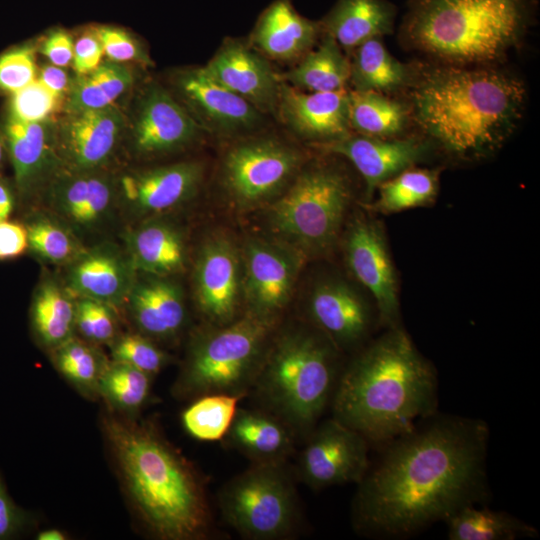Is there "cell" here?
<instances>
[{"instance_id": "6da1fadb", "label": "cell", "mask_w": 540, "mask_h": 540, "mask_svg": "<svg viewBox=\"0 0 540 540\" xmlns=\"http://www.w3.org/2000/svg\"><path fill=\"white\" fill-rule=\"evenodd\" d=\"M488 424L435 414L381 446L357 484L352 527L360 536L402 539L490 497Z\"/></svg>"}, {"instance_id": "7a4b0ae2", "label": "cell", "mask_w": 540, "mask_h": 540, "mask_svg": "<svg viewBox=\"0 0 540 540\" xmlns=\"http://www.w3.org/2000/svg\"><path fill=\"white\" fill-rule=\"evenodd\" d=\"M410 85V116L437 146L459 158L500 147L520 123L523 82L490 66L441 64L424 69Z\"/></svg>"}, {"instance_id": "3957f363", "label": "cell", "mask_w": 540, "mask_h": 540, "mask_svg": "<svg viewBox=\"0 0 540 540\" xmlns=\"http://www.w3.org/2000/svg\"><path fill=\"white\" fill-rule=\"evenodd\" d=\"M437 405L436 372L398 326L341 370L330 404L333 418L379 446L435 414Z\"/></svg>"}, {"instance_id": "277c9868", "label": "cell", "mask_w": 540, "mask_h": 540, "mask_svg": "<svg viewBox=\"0 0 540 540\" xmlns=\"http://www.w3.org/2000/svg\"><path fill=\"white\" fill-rule=\"evenodd\" d=\"M103 431L132 506L161 540H202L213 532L206 483L157 428L107 414Z\"/></svg>"}, {"instance_id": "5b68a950", "label": "cell", "mask_w": 540, "mask_h": 540, "mask_svg": "<svg viewBox=\"0 0 540 540\" xmlns=\"http://www.w3.org/2000/svg\"><path fill=\"white\" fill-rule=\"evenodd\" d=\"M528 17V0H412L401 38L441 64L491 66L520 43Z\"/></svg>"}, {"instance_id": "8992f818", "label": "cell", "mask_w": 540, "mask_h": 540, "mask_svg": "<svg viewBox=\"0 0 540 540\" xmlns=\"http://www.w3.org/2000/svg\"><path fill=\"white\" fill-rule=\"evenodd\" d=\"M339 352L312 325L275 330L250 393L305 439L331 404L342 370Z\"/></svg>"}, {"instance_id": "52a82bcc", "label": "cell", "mask_w": 540, "mask_h": 540, "mask_svg": "<svg viewBox=\"0 0 540 540\" xmlns=\"http://www.w3.org/2000/svg\"><path fill=\"white\" fill-rule=\"evenodd\" d=\"M277 321L245 313L229 324L211 325L192 340L172 392L193 400L208 394L250 393Z\"/></svg>"}, {"instance_id": "ba28073f", "label": "cell", "mask_w": 540, "mask_h": 540, "mask_svg": "<svg viewBox=\"0 0 540 540\" xmlns=\"http://www.w3.org/2000/svg\"><path fill=\"white\" fill-rule=\"evenodd\" d=\"M350 202L339 170L314 166L300 173L268 212L272 231L300 254L319 253L337 238Z\"/></svg>"}, {"instance_id": "9c48e42d", "label": "cell", "mask_w": 540, "mask_h": 540, "mask_svg": "<svg viewBox=\"0 0 540 540\" xmlns=\"http://www.w3.org/2000/svg\"><path fill=\"white\" fill-rule=\"evenodd\" d=\"M218 502L226 522L243 538L279 540L300 520L293 480L285 462H252L221 489Z\"/></svg>"}, {"instance_id": "30bf717a", "label": "cell", "mask_w": 540, "mask_h": 540, "mask_svg": "<svg viewBox=\"0 0 540 540\" xmlns=\"http://www.w3.org/2000/svg\"><path fill=\"white\" fill-rule=\"evenodd\" d=\"M301 155L272 139L236 145L225 156L223 185L237 207L248 209L278 194L298 170Z\"/></svg>"}, {"instance_id": "8fae6325", "label": "cell", "mask_w": 540, "mask_h": 540, "mask_svg": "<svg viewBox=\"0 0 540 540\" xmlns=\"http://www.w3.org/2000/svg\"><path fill=\"white\" fill-rule=\"evenodd\" d=\"M305 440L297 473L312 489L358 484L368 470L369 442L333 417L318 423Z\"/></svg>"}, {"instance_id": "7c38bea8", "label": "cell", "mask_w": 540, "mask_h": 540, "mask_svg": "<svg viewBox=\"0 0 540 540\" xmlns=\"http://www.w3.org/2000/svg\"><path fill=\"white\" fill-rule=\"evenodd\" d=\"M299 262L300 253L287 245L250 240L242 277L246 313L277 321L291 297Z\"/></svg>"}, {"instance_id": "4fadbf2b", "label": "cell", "mask_w": 540, "mask_h": 540, "mask_svg": "<svg viewBox=\"0 0 540 540\" xmlns=\"http://www.w3.org/2000/svg\"><path fill=\"white\" fill-rule=\"evenodd\" d=\"M345 257L353 276L372 294L378 320L389 328L397 327V282L381 228L356 217L346 233Z\"/></svg>"}, {"instance_id": "5bb4252c", "label": "cell", "mask_w": 540, "mask_h": 540, "mask_svg": "<svg viewBox=\"0 0 540 540\" xmlns=\"http://www.w3.org/2000/svg\"><path fill=\"white\" fill-rule=\"evenodd\" d=\"M236 248L221 235L202 246L194 271L195 298L199 311L214 326L236 320L242 289Z\"/></svg>"}, {"instance_id": "9a60e30c", "label": "cell", "mask_w": 540, "mask_h": 540, "mask_svg": "<svg viewBox=\"0 0 540 540\" xmlns=\"http://www.w3.org/2000/svg\"><path fill=\"white\" fill-rule=\"evenodd\" d=\"M311 325L341 352L361 345L369 336L373 313L349 285L340 280L319 283L308 301Z\"/></svg>"}, {"instance_id": "2e32d148", "label": "cell", "mask_w": 540, "mask_h": 540, "mask_svg": "<svg viewBox=\"0 0 540 540\" xmlns=\"http://www.w3.org/2000/svg\"><path fill=\"white\" fill-rule=\"evenodd\" d=\"M137 271L128 255L109 243L85 249L67 265L64 285L75 297H86L112 307L126 301Z\"/></svg>"}, {"instance_id": "e0dca14e", "label": "cell", "mask_w": 540, "mask_h": 540, "mask_svg": "<svg viewBox=\"0 0 540 540\" xmlns=\"http://www.w3.org/2000/svg\"><path fill=\"white\" fill-rule=\"evenodd\" d=\"M321 148L347 158L365 180L370 197L382 182L423 159L428 143L416 137L395 139L349 134L342 139L322 143Z\"/></svg>"}, {"instance_id": "ac0fdd59", "label": "cell", "mask_w": 540, "mask_h": 540, "mask_svg": "<svg viewBox=\"0 0 540 540\" xmlns=\"http://www.w3.org/2000/svg\"><path fill=\"white\" fill-rule=\"evenodd\" d=\"M281 114L297 134L328 143L349 135V92H302L287 84L280 85Z\"/></svg>"}, {"instance_id": "d6986e66", "label": "cell", "mask_w": 540, "mask_h": 540, "mask_svg": "<svg viewBox=\"0 0 540 540\" xmlns=\"http://www.w3.org/2000/svg\"><path fill=\"white\" fill-rule=\"evenodd\" d=\"M123 125L112 105L72 113L62 126L59 151L74 172L92 171L111 155Z\"/></svg>"}, {"instance_id": "ffe728a7", "label": "cell", "mask_w": 540, "mask_h": 540, "mask_svg": "<svg viewBox=\"0 0 540 540\" xmlns=\"http://www.w3.org/2000/svg\"><path fill=\"white\" fill-rule=\"evenodd\" d=\"M203 68L255 108H272L278 100L280 85L271 68L240 42L225 43Z\"/></svg>"}, {"instance_id": "44dd1931", "label": "cell", "mask_w": 540, "mask_h": 540, "mask_svg": "<svg viewBox=\"0 0 540 540\" xmlns=\"http://www.w3.org/2000/svg\"><path fill=\"white\" fill-rule=\"evenodd\" d=\"M201 177L200 164L181 162L128 175L122 180V191L136 213L156 215L187 200Z\"/></svg>"}, {"instance_id": "7402d4cb", "label": "cell", "mask_w": 540, "mask_h": 540, "mask_svg": "<svg viewBox=\"0 0 540 540\" xmlns=\"http://www.w3.org/2000/svg\"><path fill=\"white\" fill-rule=\"evenodd\" d=\"M196 122L163 89L151 88L143 97L134 125V146L143 154L180 148L197 135Z\"/></svg>"}, {"instance_id": "603a6c76", "label": "cell", "mask_w": 540, "mask_h": 540, "mask_svg": "<svg viewBox=\"0 0 540 540\" xmlns=\"http://www.w3.org/2000/svg\"><path fill=\"white\" fill-rule=\"evenodd\" d=\"M126 302L133 322L150 339L173 338L184 326L186 311L181 289L165 276L137 275Z\"/></svg>"}, {"instance_id": "cb8c5ba5", "label": "cell", "mask_w": 540, "mask_h": 540, "mask_svg": "<svg viewBox=\"0 0 540 540\" xmlns=\"http://www.w3.org/2000/svg\"><path fill=\"white\" fill-rule=\"evenodd\" d=\"M178 85L214 129L233 132L250 128L258 120V111L251 103L215 81L203 67L183 73Z\"/></svg>"}, {"instance_id": "d4e9b609", "label": "cell", "mask_w": 540, "mask_h": 540, "mask_svg": "<svg viewBox=\"0 0 540 540\" xmlns=\"http://www.w3.org/2000/svg\"><path fill=\"white\" fill-rule=\"evenodd\" d=\"M321 30L320 22L300 15L289 0H275L259 17L252 41L268 56L289 60L309 52Z\"/></svg>"}, {"instance_id": "484cf974", "label": "cell", "mask_w": 540, "mask_h": 540, "mask_svg": "<svg viewBox=\"0 0 540 540\" xmlns=\"http://www.w3.org/2000/svg\"><path fill=\"white\" fill-rule=\"evenodd\" d=\"M296 435L264 409L238 408L224 439L252 462H285Z\"/></svg>"}, {"instance_id": "4316f807", "label": "cell", "mask_w": 540, "mask_h": 540, "mask_svg": "<svg viewBox=\"0 0 540 540\" xmlns=\"http://www.w3.org/2000/svg\"><path fill=\"white\" fill-rule=\"evenodd\" d=\"M112 199L113 186L107 177L81 171L56 182L51 206L68 226L88 229L106 217Z\"/></svg>"}, {"instance_id": "83f0119b", "label": "cell", "mask_w": 540, "mask_h": 540, "mask_svg": "<svg viewBox=\"0 0 540 540\" xmlns=\"http://www.w3.org/2000/svg\"><path fill=\"white\" fill-rule=\"evenodd\" d=\"M395 15L387 0H337L320 24L341 48L355 50L368 39L390 34Z\"/></svg>"}, {"instance_id": "f1b7e54d", "label": "cell", "mask_w": 540, "mask_h": 540, "mask_svg": "<svg viewBox=\"0 0 540 540\" xmlns=\"http://www.w3.org/2000/svg\"><path fill=\"white\" fill-rule=\"evenodd\" d=\"M127 253L137 272L168 276L185 264V245L180 232L171 224L153 220L141 224L126 238Z\"/></svg>"}, {"instance_id": "f546056e", "label": "cell", "mask_w": 540, "mask_h": 540, "mask_svg": "<svg viewBox=\"0 0 540 540\" xmlns=\"http://www.w3.org/2000/svg\"><path fill=\"white\" fill-rule=\"evenodd\" d=\"M76 298L54 279H43L31 307V324L38 341L55 349L73 337Z\"/></svg>"}, {"instance_id": "4dcf8cb0", "label": "cell", "mask_w": 540, "mask_h": 540, "mask_svg": "<svg viewBox=\"0 0 540 540\" xmlns=\"http://www.w3.org/2000/svg\"><path fill=\"white\" fill-rule=\"evenodd\" d=\"M5 134L17 185L28 190L52 162L48 129L43 121L25 122L10 117Z\"/></svg>"}, {"instance_id": "1f68e13d", "label": "cell", "mask_w": 540, "mask_h": 540, "mask_svg": "<svg viewBox=\"0 0 540 540\" xmlns=\"http://www.w3.org/2000/svg\"><path fill=\"white\" fill-rule=\"evenodd\" d=\"M409 66L393 57L381 38L366 40L355 49L350 63V81L357 91L390 93L409 85Z\"/></svg>"}, {"instance_id": "d6a6232c", "label": "cell", "mask_w": 540, "mask_h": 540, "mask_svg": "<svg viewBox=\"0 0 540 540\" xmlns=\"http://www.w3.org/2000/svg\"><path fill=\"white\" fill-rule=\"evenodd\" d=\"M450 540H516L538 537L537 529L505 511L462 507L445 521Z\"/></svg>"}, {"instance_id": "836d02e7", "label": "cell", "mask_w": 540, "mask_h": 540, "mask_svg": "<svg viewBox=\"0 0 540 540\" xmlns=\"http://www.w3.org/2000/svg\"><path fill=\"white\" fill-rule=\"evenodd\" d=\"M284 78L294 88L307 92H328L345 88L350 80V62L340 45L325 33L318 48L307 52Z\"/></svg>"}, {"instance_id": "e575fe53", "label": "cell", "mask_w": 540, "mask_h": 540, "mask_svg": "<svg viewBox=\"0 0 540 540\" xmlns=\"http://www.w3.org/2000/svg\"><path fill=\"white\" fill-rule=\"evenodd\" d=\"M411 118L409 107L386 94L372 91L349 92V124L361 135L395 138Z\"/></svg>"}, {"instance_id": "d590c367", "label": "cell", "mask_w": 540, "mask_h": 540, "mask_svg": "<svg viewBox=\"0 0 540 540\" xmlns=\"http://www.w3.org/2000/svg\"><path fill=\"white\" fill-rule=\"evenodd\" d=\"M132 83L131 72L116 62H105L87 74H78L68 90L69 114L113 104Z\"/></svg>"}, {"instance_id": "8d00e7d4", "label": "cell", "mask_w": 540, "mask_h": 540, "mask_svg": "<svg viewBox=\"0 0 540 540\" xmlns=\"http://www.w3.org/2000/svg\"><path fill=\"white\" fill-rule=\"evenodd\" d=\"M243 396L208 394L193 399L181 420L186 432L199 441H220L226 436Z\"/></svg>"}, {"instance_id": "74e56055", "label": "cell", "mask_w": 540, "mask_h": 540, "mask_svg": "<svg viewBox=\"0 0 540 540\" xmlns=\"http://www.w3.org/2000/svg\"><path fill=\"white\" fill-rule=\"evenodd\" d=\"M378 190L374 210L395 213L430 203L438 190V176L432 170L408 168L382 182Z\"/></svg>"}, {"instance_id": "f35d334b", "label": "cell", "mask_w": 540, "mask_h": 540, "mask_svg": "<svg viewBox=\"0 0 540 540\" xmlns=\"http://www.w3.org/2000/svg\"><path fill=\"white\" fill-rule=\"evenodd\" d=\"M150 375L121 362L107 363L98 383V393L108 404L122 412L133 413L147 401Z\"/></svg>"}, {"instance_id": "ab89813d", "label": "cell", "mask_w": 540, "mask_h": 540, "mask_svg": "<svg viewBox=\"0 0 540 540\" xmlns=\"http://www.w3.org/2000/svg\"><path fill=\"white\" fill-rule=\"evenodd\" d=\"M53 362L76 389L89 395L98 393L99 379L107 363L92 345L71 337L53 349Z\"/></svg>"}, {"instance_id": "60d3db41", "label": "cell", "mask_w": 540, "mask_h": 540, "mask_svg": "<svg viewBox=\"0 0 540 540\" xmlns=\"http://www.w3.org/2000/svg\"><path fill=\"white\" fill-rule=\"evenodd\" d=\"M28 247L43 260L67 266L85 249L70 226L49 216H38L27 226Z\"/></svg>"}, {"instance_id": "b9f144b4", "label": "cell", "mask_w": 540, "mask_h": 540, "mask_svg": "<svg viewBox=\"0 0 540 540\" xmlns=\"http://www.w3.org/2000/svg\"><path fill=\"white\" fill-rule=\"evenodd\" d=\"M113 361L128 364L150 376L168 362L167 355L143 334H125L112 341Z\"/></svg>"}, {"instance_id": "7bdbcfd3", "label": "cell", "mask_w": 540, "mask_h": 540, "mask_svg": "<svg viewBox=\"0 0 540 540\" xmlns=\"http://www.w3.org/2000/svg\"><path fill=\"white\" fill-rule=\"evenodd\" d=\"M76 298L75 329L88 341L112 342L116 338V317L113 307L86 297Z\"/></svg>"}, {"instance_id": "ee69618b", "label": "cell", "mask_w": 540, "mask_h": 540, "mask_svg": "<svg viewBox=\"0 0 540 540\" xmlns=\"http://www.w3.org/2000/svg\"><path fill=\"white\" fill-rule=\"evenodd\" d=\"M60 98L35 79L13 93L10 117L25 122H41L54 112Z\"/></svg>"}, {"instance_id": "f6af8a7d", "label": "cell", "mask_w": 540, "mask_h": 540, "mask_svg": "<svg viewBox=\"0 0 540 540\" xmlns=\"http://www.w3.org/2000/svg\"><path fill=\"white\" fill-rule=\"evenodd\" d=\"M36 65L31 47H20L0 56V89L15 93L35 80Z\"/></svg>"}, {"instance_id": "bcb514c9", "label": "cell", "mask_w": 540, "mask_h": 540, "mask_svg": "<svg viewBox=\"0 0 540 540\" xmlns=\"http://www.w3.org/2000/svg\"><path fill=\"white\" fill-rule=\"evenodd\" d=\"M102 44L103 53L116 63L142 59L143 53L134 38L121 28L112 26L94 27Z\"/></svg>"}, {"instance_id": "7dc6e473", "label": "cell", "mask_w": 540, "mask_h": 540, "mask_svg": "<svg viewBox=\"0 0 540 540\" xmlns=\"http://www.w3.org/2000/svg\"><path fill=\"white\" fill-rule=\"evenodd\" d=\"M30 523V514L13 501L0 473V540L20 536Z\"/></svg>"}, {"instance_id": "c3c4849f", "label": "cell", "mask_w": 540, "mask_h": 540, "mask_svg": "<svg viewBox=\"0 0 540 540\" xmlns=\"http://www.w3.org/2000/svg\"><path fill=\"white\" fill-rule=\"evenodd\" d=\"M103 54L102 44L92 27L74 44L73 67L78 74L90 73L100 65Z\"/></svg>"}, {"instance_id": "681fc988", "label": "cell", "mask_w": 540, "mask_h": 540, "mask_svg": "<svg viewBox=\"0 0 540 540\" xmlns=\"http://www.w3.org/2000/svg\"><path fill=\"white\" fill-rule=\"evenodd\" d=\"M27 248L26 226L7 220L0 221V260L15 258Z\"/></svg>"}, {"instance_id": "f907efd6", "label": "cell", "mask_w": 540, "mask_h": 540, "mask_svg": "<svg viewBox=\"0 0 540 540\" xmlns=\"http://www.w3.org/2000/svg\"><path fill=\"white\" fill-rule=\"evenodd\" d=\"M74 42L63 30H55L44 40L41 52L53 65L67 66L73 58Z\"/></svg>"}, {"instance_id": "816d5d0a", "label": "cell", "mask_w": 540, "mask_h": 540, "mask_svg": "<svg viewBox=\"0 0 540 540\" xmlns=\"http://www.w3.org/2000/svg\"><path fill=\"white\" fill-rule=\"evenodd\" d=\"M38 79L59 97L67 93L70 87L66 71L56 65L43 67Z\"/></svg>"}, {"instance_id": "f5cc1de1", "label": "cell", "mask_w": 540, "mask_h": 540, "mask_svg": "<svg viewBox=\"0 0 540 540\" xmlns=\"http://www.w3.org/2000/svg\"><path fill=\"white\" fill-rule=\"evenodd\" d=\"M13 201L8 188L0 183V221L7 220L12 211Z\"/></svg>"}, {"instance_id": "db71d44e", "label": "cell", "mask_w": 540, "mask_h": 540, "mask_svg": "<svg viewBox=\"0 0 540 540\" xmlns=\"http://www.w3.org/2000/svg\"><path fill=\"white\" fill-rule=\"evenodd\" d=\"M66 538L65 534L57 529L41 531L37 535L38 540H64Z\"/></svg>"}, {"instance_id": "11a10c76", "label": "cell", "mask_w": 540, "mask_h": 540, "mask_svg": "<svg viewBox=\"0 0 540 540\" xmlns=\"http://www.w3.org/2000/svg\"><path fill=\"white\" fill-rule=\"evenodd\" d=\"M1 159H2V144L0 142V161H1Z\"/></svg>"}]
</instances>
